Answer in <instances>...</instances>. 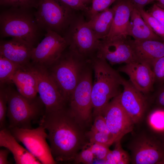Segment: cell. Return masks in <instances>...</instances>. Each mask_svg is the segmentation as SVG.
<instances>
[{"mask_svg": "<svg viewBox=\"0 0 164 164\" xmlns=\"http://www.w3.org/2000/svg\"><path fill=\"white\" fill-rule=\"evenodd\" d=\"M38 122L48 131L47 139L52 155L56 162L74 160L79 151L87 143L83 127L67 106L45 112Z\"/></svg>", "mask_w": 164, "mask_h": 164, "instance_id": "obj_1", "label": "cell"}, {"mask_svg": "<svg viewBox=\"0 0 164 164\" xmlns=\"http://www.w3.org/2000/svg\"><path fill=\"white\" fill-rule=\"evenodd\" d=\"M91 62L95 76L91 94L93 115L95 117L102 114L110 100L121 93L120 87L123 78L105 59L96 56L91 58Z\"/></svg>", "mask_w": 164, "mask_h": 164, "instance_id": "obj_2", "label": "cell"}, {"mask_svg": "<svg viewBox=\"0 0 164 164\" xmlns=\"http://www.w3.org/2000/svg\"><path fill=\"white\" fill-rule=\"evenodd\" d=\"M30 9L10 8L2 11L0 14V37L20 39L34 47L42 30L36 22L34 13Z\"/></svg>", "mask_w": 164, "mask_h": 164, "instance_id": "obj_3", "label": "cell"}, {"mask_svg": "<svg viewBox=\"0 0 164 164\" xmlns=\"http://www.w3.org/2000/svg\"><path fill=\"white\" fill-rule=\"evenodd\" d=\"M91 65L90 59L70 49L51 66L49 72L68 103L83 73Z\"/></svg>", "mask_w": 164, "mask_h": 164, "instance_id": "obj_4", "label": "cell"}, {"mask_svg": "<svg viewBox=\"0 0 164 164\" xmlns=\"http://www.w3.org/2000/svg\"><path fill=\"white\" fill-rule=\"evenodd\" d=\"M6 90L8 128H32V121H38L45 112L44 105L39 97L29 99L11 87H7Z\"/></svg>", "mask_w": 164, "mask_h": 164, "instance_id": "obj_5", "label": "cell"}, {"mask_svg": "<svg viewBox=\"0 0 164 164\" xmlns=\"http://www.w3.org/2000/svg\"><path fill=\"white\" fill-rule=\"evenodd\" d=\"M34 13L36 22L41 30H51L60 34L72 20V9L60 0H39Z\"/></svg>", "mask_w": 164, "mask_h": 164, "instance_id": "obj_6", "label": "cell"}, {"mask_svg": "<svg viewBox=\"0 0 164 164\" xmlns=\"http://www.w3.org/2000/svg\"><path fill=\"white\" fill-rule=\"evenodd\" d=\"M93 85L90 66L84 71L69 102L70 111L83 127L90 122L93 110L91 94Z\"/></svg>", "mask_w": 164, "mask_h": 164, "instance_id": "obj_7", "label": "cell"}, {"mask_svg": "<svg viewBox=\"0 0 164 164\" xmlns=\"http://www.w3.org/2000/svg\"><path fill=\"white\" fill-rule=\"evenodd\" d=\"M35 128H14L9 129L16 140L43 164H54L50 146L47 143V133L41 124Z\"/></svg>", "mask_w": 164, "mask_h": 164, "instance_id": "obj_8", "label": "cell"}, {"mask_svg": "<svg viewBox=\"0 0 164 164\" xmlns=\"http://www.w3.org/2000/svg\"><path fill=\"white\" fill-rule=\"evenodd\" d=\"M36 80L38 93L44 105L45 112L63 108L68 103L46 67L29 65Z\"/></svg>", "mask_w": 164, "mask_h": 164, "instance_id": "obj_9", "label": "cell"}, {"mask_svg": "<svg viewBox=\"0 0 164 164\" xmlns=\"http://www.w3.org/2000/svg\"><path fill=\"white\" fill-rule=\"evenodd\" d=\"M32 50L31 59L34 64L45 67L51 66L61 57L68 46L64 37L51 30Z\"/></svg>", "mask_w": 164, "mask_h": 164, "instance_id": "obj_10", "label": "cell"}, {"mask_svg": "<svg viewBox=\"0 0 164 164\" xmlns=\"http://www.w3.org/2000/svg\"><path fill=\"white\" fill-rule=\"evenodd\" d=\"M70 25L68 32L64 36L70 49L85 58H91L93 53L97 52L100 40L97 39L85 22L80 20L75 25L70 23Z\"/></svg>", "mask_w": 164, "mask_h": 164, "instance_id": "obj_11", "label": "cell"}, {"mask_svg": "<svg viewBox=\"0 0 164 164\" xmlns=\"http://www.w3.org/2000/svg\"><path fill=\"white\" fill-rule=\"evenodd\" d=\"M102 115L114 138L115 143L121 141L124 135L132 132L133 129L134 123L121 104L118 95L105 107Z\"/></svg>", "mask_w": 164, "mask_h": 164, "instance_id": "obj_12", "label": "cell"}, {"mask_svg": "<svg viewBox=\"0 0 164 164\" xmlns=\"http://www.w3.org/2000/svg\"><path fill=\"white\" fill-rule=\"evenodd\" d=\"M132 161L135 164H160L164 159V143L155 137L142 136L131 148Z\"/></svg>", "mask_w": 164, "mask_h": 164, "instance_id": "obj_13", "label": "cell"}, {"mask_svg": "<svg viewBox=\"0 0 164 164\" xmlns=\"http://www.w3.org/2000/svg\"><path fill=\"white\" fill-rule=\"evenodd\" d=\"M122 86L123 91L118 95L119 102L134 124L138 123L142 118L145 110V97L129 80L123 78Z\"/></svg>", "mask_w": 164, "mask_h": 164, "instance_id": "obj_14", "label": "cell"}, {"mask_svg": "<svg viewBox=\"0 0 164 164\" xmlns=\"http://www.w3.org/2000/svg\"><path fill=\"white\" fill-rule=\"evenodd\" d=\"M127 39L100 40L96 56L105 59L112 65L135 62Z\"/></svg>", "mask_w": 164, "mask_h": 164, "instance_id": "obj_15", "label": "cell"}, {"mask_svg": "<svg viewBox=\"0 0 164 164\" xmlns=\"http://www.w3.org/2000/svg\"><path fill=\"white\" fill-rule=\"evenodd\" d=\"M118 71L126 74L132 85L143 94L153 89L155 79L153 70L149 65L132 62L119 67Z\"/></svg>", "mask_w": 164, "mask_h": 164, "instance_id": "obj_16", "label": "cell"}, {"mask_svg": "<svg viewBox=\"0 0 164 164\" xmlns=\"http://www.w3.org/2000/svg\"><path fill=\"white\" fill-rule=\"evenodd\" d=\"M112 8L114 12L112 26L108 35L103 40L127 39L131 14L135 7L131 0H117Z\"/></svg>", "mask_w": 164, "mask_h": 164, "instance_id": "obj_17", "label": "cell"}, {"mask_svg": "<svg viewBox=\"0 0 164 164\" xmlns=\"http://www.w3.org/2000/svg\"><path fill=\"white\" fill-rule=\"evenodd\" d=\"M135 62L152 67L158 59L164 56V42L153 40L127 39Z\"/></svg>", "mask_w": 164, "mask_h": 164, "instance_id": "obj_18", "label": "cell"}, {"mask_svg": "<svg viewBox=\"0 0 164 164\" xmlns=\"http://www.w3.org/2000/svg\"><path fill=\"white\" fill-rule=\"evenodd\" d=\"M34 47L23 40L12 38L9 40H1L0 56L21 66L29 64Z\"/></svg>", "mask_w": 164, "mask_h": 164, "instance_id": "obj_19", "label": "cell"}, {"mask_svg": "<svg viewBox=\"0 0 164 164\" xmlns=\"http://www.w3.org/2000/svg\"><path fill=\"white\" fill-rule=\"evenodd\" d=\"M19 142L8 128L5 127L0 129V146L7 149L10 151L13 155L15 164H42Z\"/></svg>", "mask_w": 164, "mask_h": 164, "instance_id": "obj_20", "label": "cell"}, {"mask_svg": "<svg viewBox=\"0 0 164 164\" xmlns=\"http://www.w3.org/2000/svg\"><path fill=\"white\" fill-rule=\"evenodd\" d=\"M12 82L16 86L18 91L24 97L32 99L37 97L36 80L29 65L20 67L13 75Z\"/></svg>", "mask_w": 164, "mask_h": 164, "instance_id": "obj_21", "label": "cell"}, {"mask_svg": "<svg viewBox=\"0 0 164 164\" xmlns=\"http://www.w3.org/2000/svg\"><path fill=\"white\" fill-rule=\"evenodd\" d=\"M128 35L137 41L153 40L163 41L153 31L135 7L131 14Z\"/></svg>", "mask_w": 164, "mask_h": 164, "instance_id": "obj_22", "label": "cell"}, {"mask_svg": "<svg viewBox=\"0 0 164 164\" xmlns=\"http://www.w3.org/2000/svg\"><path fill=\"white\" fill-rule=\"evenodd\" d=\"M114 14L113 9L108 8L92 16L90 20L85 23L92 31L97 39L103 40L110 32Z\"/></svg>", "mask_w": 164, "mask_h": 164, "instance_id": "obj_23", "label": "cell"}, {"mask_svg": "<svg viewBox=\"0 0 164 164\" xmlns=\"http://www.w3.org/2000/svg\"><path fill=\"white\" fill-rule=\"evenodd\" d=\"M22 66L0 56V85L12 82L13 75Z\"/></svg>", "mask_w": 164, "mask_h": 164, "instance_id": "obj_24", "label": "cell"}, {"mask_svg": "<svg viewBox=\"0 0 164 164\" xmlns=\"http://www.w3.org/2000/svg\"><path fill=\"white\" fill-rule=\"evenodd\" d=\"M114 149L110 150L103 163L106 164H127L129 163L130 159L128 153L122 148L121 141L115 142Z\"/></svg>", "mask_w": 164, "mask_h": 164, "instance_id": "obj_25", "label": "cell"}, {"mask_svg": "<svg viewBox=\"0 0 164 164\" xmlns=\"http://www.w3.org/2000/svg\"><path fill=\"white\" fill-rule=\"evenodd\" d=\"M90 142L96 143L109 147L115 142L114 138L111 134H108L91 130L85 133Z\"/></svg>", "mask_w": 164, "mask_h": 164, "instance_id": "obj_26", "label": "cell"}, {"mask_svg": "<svg viewBox=\"0 0 164 164\" xmlns=\"http://www.w3.org/2000/svg\"><path fill=\"white\" fill-rule=\"evenodd\" d=\"M138 10L142 18L153 31L164 41V25L152 16L148 12L145 11L143 9Z\"/></svg>", "mask_w": 164, "mask_h": 164, "instance_id": "obj_27", "label": "cell"}, {"mask_svg": "<svg viewBox=\"0 0 164 164\" xmlns=\"http://www.w3.org/2000/svg\"><path fill=\"white\" fill-rule=\"evenodd\" d=\"M39 0H0V5L10 8L37 9Z\"/></svg>", "mask_w": 164, "mask_h": 164, "instance_id": "obj_28", "label": "cell"}, {"mask_svg": "<svg viewBox=\"0 0 164 164\" xmlns=\"http://www.w3.org/2000/svg\"><path fill=\"white\" fill-rule=\"evenodd\" d=\"M150 123L157 132L164 135V109H159L152 112L149 117Z\"/></svg>", "mask_w": 164, "mask_h": 164, "instance_id": "obj_29", "label": "cell"}, {"mask_svg": "<svg viewBox=\"0 0 164 164\" xmlns=\"http://www.w3.org/2000/svg\"><path fill=\"white\" fill-rule=\"evenodd\" d=\"M8 107V97L6 88L0 85V128L5 127L6 118Z\"/></svg>", "mask_w": 164, "mask_h": 164, "instance_id": "obj_30", "label": "cell"}, {"mask_svg": "<svg viewBox=\"0 0 164 164\" xmlns=\"http://www.w3.org/2000/svg\"><path fill=\"white\" fill-rule=\"evenodd\" d=\"M85 146L90 149L95 158L99 160H103L110 150L109 146L97 143L89 142Z\"/></svg>", "mask_w": 164, "mask_h": 164, "instance_id": "obj_31", "label": "cell"}, {"mask_svg": "<svg viewBox=\"0 0 164 164\" xmlns=\"http://www.w3.org/2000/svg\"><path fill=\"white\" fill-rule=\"evenodd\" d=\"M117 0H93L91 7L88 12L89 16H92L108 8Z\"/></svg>", "mask_w": 164, "mask_h": 164, "instance_id": "obj_32", "label": "cell"}, {"mask_svg": "<svg viewBox=\"0 0 164 164\" xmlns=\"http://www.w3.org/2000/svg\"><path fill=\"white\" fill-rule=\"evenodd\" d=\"M94 158L90 149L85 146L81 151L77 154L74 160L76 163H82L90 164L93 162Z\"/></svg>", "mask_w": 164, "mask_h": 164, "instance_id": "obj_33", "label": "cell"}, {"mask_svg": "<svg viewBox=\"0 0 164 164\" xmlns=\"http://www.w3.org/2000/svg\"><path fill=\"white\" fill-rule=\"evenodd\" d=\"M152 67L155 80L164 81V56L156 60Z\"/></svg>", "mask_w": 164, "mask_h": 164, "instance_id": "obj_34", "label": "cell"}, {"mask_svg": "<svg viewBox=\"0 0 164 164\" xmlns=\"http://www.w3.org/2000/svg\"><path fill=\"white\" fill-rule=\"evenodd\" d=\"M91 130L111 134L107 127L105 119L102 114L95 117L94 123Z\"/></svg>", "mask_w": 164, "mask_h": 164, "instance_id": "obj_35", "label": "cell"}, {"mask_svg": "<svg viewBox=\"0 0 164 164\" xmlns=\"http://www.w3.org/2000/svg\"><path fill=\"white\" fill-rule=\"evenodd\" d=\"M72 10L88 12L89 9L81 0H60Z\"/></svg>", "mask_w": 164, "mask_h": 164, "instance_id": "obj_36", "label": "cell"}, {"mask_svg": "<svg viewBox=\"0 0 164 164\" xmlns=\"http://www.w3.org/2000/svg\"><path fill=\"white\" fill-rule=\"evenodd\" d=\"M148 12L152 16L164 25V9L155 3L153 5Z\"/></svg>", "mask_w": 164, "mask_h": 164, "instance_id": "obj_37", "label": "cell"}, {"mask_svg": "<svg viewBox=\"0 0 164 164\" xmlns=\"http://www.w3.org/2000/svg\"><path fill=\"white\" fill-rule=\"evenodd\" d=\"M135 7L138 9H143L144 7L155 0H131Z\"/></svg>", "mask_w": 164, "mask_h": 164, "instance_id": "obj_38", "label": "cell"}, {"mask_svg": "<svg viewBox=\"0 0 164 164\" xmlns=\"http://www.w3.org/2000/svg\"><path fill=\"white\" fill-rule=\"evenodd\" d=\"M10 151L7 149L0 150V164H9L11 162L8 159Z\"/></svg>", "mask_w": 164, "mask_h": 164, "instance_id": "obj_39", "label": "cell"}, {"mask_svg": "<svg viewBox=\"0 0 164 164\" xmlns=\"http://www.w3.org/2000/svg\"><path fill=\"white\" fill-rule=\"evenodd\" d=\"M156 101L159 107L164 109V86L158 93Z\"/></svg>", "mask_w": 164, "mask_h": 164, "instance_id": "obj_40", "label": "cell"}, {"mask_svg": "<svg viewBox=\"0 0 164 164\" xmlns=\"http://www.w3.org/2000/svg\"><path fill=\"white\" fill-rule=\"evenodd\" d=\"M155 1L158 2L156 3L158 5L164 7V0H155Z\"/></svg>", "mask_w": 164, "mask_h": 164, "instance_id": "obj_41", "label": "cell"}, {"mask_svg": "<svg viewBox=\"0 0 164 164\" xmlns=\"http://www.w3.org/2000/svg\"><path fill=\"white\" fill-rule=\"evenodd\" d=\"M85 4L91 1V0H81Z\"/></svg>", "mask_w": 164, "mask_h": 164, "instance_id": "obj_42", "label": "cell"}, {"mask_svg": "<svg viewBox=\"0 0 164 164\" xmlns=\"http://www.w3.org/2000/svg\"><path fill=\"white\" fill-rule=\"evenodd\" d=\"M162 141L164 143V135L163 136V138L162 140Z\"/></svg>", "mask_w": 164, "mask_h": 164, "instance_id": "obj_43", "label": "cell"}, {"mask_svg": "<svg viewBox=\"0 0 164 164\" xmlns=\"http://www.w3.org/2000/svg\"><path fill=\"white\" fill-rule=\"evenodd\" d=\"M159 5V6H160V7H161V8H163V9H164V7L163 6H160V5Z\"/></svg>", "mask_w": 164, "mask_h": 164, "instance_id": "obj_44", "label": "cell"}]
</instances>
